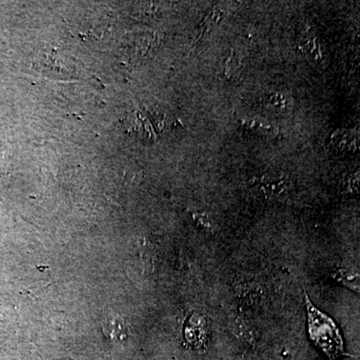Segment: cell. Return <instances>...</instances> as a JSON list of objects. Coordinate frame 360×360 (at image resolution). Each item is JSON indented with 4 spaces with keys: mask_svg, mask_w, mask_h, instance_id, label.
<instances>
[{
    "mask_svg": "<svg viewBox=\"0 0 360 360\" xmlns=\"http://www.w3.org/2000/svg\"><path fill=\"white\" fill-rule=\"evenodd\" d=\"M305 303L310 340L314 341L317 347L321 348L329 360H336L342 355L349 356L345 352L342 336L333 319L316 309L307 293Z\"/></svg>",
    "mask_w": 360,
    "mask_h": 360,
    "instance_id": "cell-1",
    "label": "cell"
},
{
    "mask_svg": "<svg viewBox=\"0 0 360 360\" xmlns=\"http://www.w3.org/2000/svg\"><path fill=\"white\" fill-rule=\"evenodd\" d=\"M231 328L232 333L238 338L250 342L253 340L252 329L245 319L236 316L231 321Z\"/></svg>",
    "mask_w": 360,
    "mask_h": 360,
    "instance_id": "cell-2",
    "label": "cell"
},
{
    "mask_svg": "<svg viewBox=\"0 0 360 360\" xmlns=\"http://www.w3.org/2000/svg\"><path fill=\"white\" fill-rule=\"evenodd\" d=\"M338 277L340 283L347 284V286H354V290H356V285L359 286V274L347 270H340Z\"/></svg>",
    "mask_w": 360,
    "mask_h": 360,
    "instance_id": "cell-3",
    "label": "cell"
},
{
    "mask_svg": "<svg viewBox=\"0 0 360 360\" xmlns=\"http://www.w3.org/2000/svg\"><path fill=\"white\" fill-rule=\"evenodd\" d=\"M279 96H281L279 94H274V96L269 97V101L272 105L281 108L285 106V98H284L283 96H281V99H278Z\"/></svg>",
    "mask_w": 360,
    "mask_h": 360,
    "instance_id": "cell-4",
    "label": "cell"
}]
</instances>
